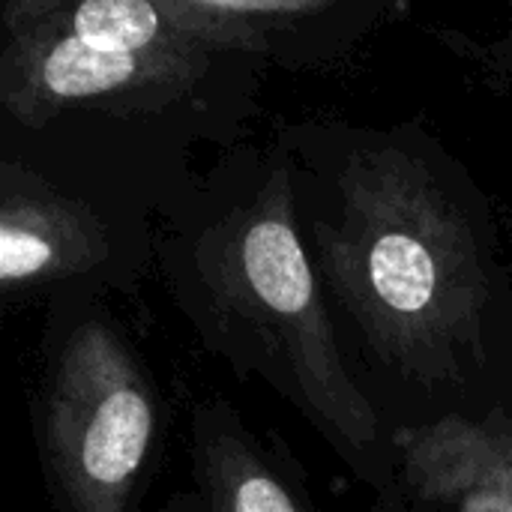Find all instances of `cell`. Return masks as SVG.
<instances>
[{
	"mask_svg": "<svg viewBox=\"0 0 512 512\" xmlns=\"http://www.w3.org/2000/svg\"><path fill=\"white\" fill-rule=\"evenodd\" d=\"M279 153L342 348L393 432L507 396L510 282L459 162L408 123H303Z\"/></svg>",
	"mask_w": 512,
	"mask_h": 512,
	"instance_id": "6da1fadb",
	"label": "cell"
},
{
	"mask_svg": "<svg viewBox=\"0 0 512 512\" xmlns=\"http://www.w3.org/2000/svg\"><path fill=\"white\" fill-rule=\"evenodd\" d=\"M153 249L201 342L261 378L378 495L396 474V432L363 390L306 252L285 156L240 153L171 186Z\"/></svg>",
	"mask_w": 512,
	"mask_h": 512,
	"instance_id": "7a4b0ae2",
	"label": "cell"
},
{
	"mask_svg": "<svg viewBox=\"0 0 512 512\" xmlns=\"http://www.w3.org/2000/svg\"><path fill=\"white\" fill-rule=\"evenodd\" d=\"M258 66L207 51H105L54 24L39 0L3 6L0 102L12 126L45 132L93 120H159L204 111Z\"/></svg>",
	"mask_w": 512,
	"mask_h": 512,
	"instance_id": "3957f363",
	"label": "cell"
},
{
	"mask_svg": "<svg viewBox=\"0 0 512 512\" xmlns=\"http://www.w3.org/2000/svg\"><path fill=\"white\" fill-rule=\"evenodd\" d=\"M39 417L42 459L63 512H129L156 435V399L105 315L78 312L60 336Z\"/></svg>",
	"mask_w": 512,
	"mask_h": 512,
	"instance_id": "277c9868",
	"label": "cell"
},
{
	"mask_svg": "<svg viewBox=\"0 0 512 512\" xmlns=\"http://www.w3.org/2000/svg\"><path fill=\"white\" fill-rule=\"evenodd\" d=\"M153 249L147 216L108 207L21 150L0 162V285L6 297L120 285Z\"/></svg>",
	"mask_w": 512,
	"mask_h": 512,
	"instance_id": "5b68a950",
	"label": "cell"
},
{
	"mask_svg": "<svg viewBox=\"0 0 512 512\" xmlns=\"http://www.w3.org/2000/svg\"><path fill=\"white\" fill-rule=\"evenodd\" d=\"M381 512H512V390L480 414L396 432Z\"/></svg>",
	"mask_w": 512,
	"mask_h": 512,
	"instance_id": "8992f818",
	"label": "cell"
},
{
	"mask_svg": "<svg viewBox=\"0 0 512 512\" xmlns=\"http://www.w3.org/2000/svg\"><path fill=\"white\" fill-rule=\"evenodd\" d=\"M165 9L189 42L252 66L333 54L384 15L381 3L339 0H165Z\"/></svg>",
	"mask_w": 512,
	"mask_h": 512,
	"instance_id": "52a82bcc",
	"label": "cell"
},
{
	"mask_svg": "<svg viewBox=\"0 0 512 512\" xmlns=\"http://www.w3.org/2000/svg\"><path fill=\"white\" fill-rule=\"evenodd\" d=\"M195 512H315L222 402L195 411Z\"/></svg>",
	"mask_w": 512,
	"mask_h": 512,
	"instance_id": "ba28073f",
	"label": "cell"
},
{
	"mask_svg": "<svg viewBox=\"0 0 512 512\" xmlns=\"http://www.w3.org/2000/svg\"><path fill=\"white\" fill-rule=\"evenodd\" d=\"M507 63H510V69H512V36H510V48H507Z\"/></svg>",
	"mask_w": 512,
	"mask_h": 512,
	"instance_id": "9c48e42d",
	"label": "cell"
}]
</instances>
